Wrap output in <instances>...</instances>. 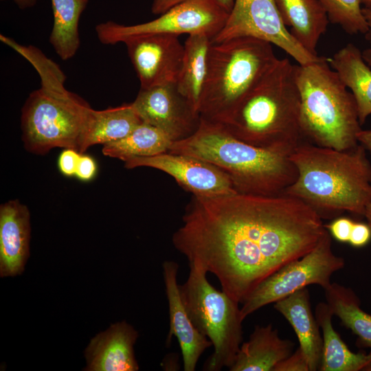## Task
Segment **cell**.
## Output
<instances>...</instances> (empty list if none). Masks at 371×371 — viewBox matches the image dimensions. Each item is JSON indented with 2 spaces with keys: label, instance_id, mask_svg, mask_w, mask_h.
Returning <instances> with one entry per match:
<instances>
[{
  "label": "cell",
  "instance_id": "27",
  "mask_svg": "<svg viewBox=\"0 0 371 371\" xmlns=\"http://www.w3.org/2000/svg\"><path fill=\"white\" fill-rule=\"evenodd\" d=\"M326 303L333 315L358 337V342L370 348L371 315L360 308V301L354 291L336 282L324 289Z\"/></svg>",
  "mask_w": 371,
  "mask_h": 371
},
{
  "label": "cell",
  "instance_id": "7",
  "mask_svg": "<svg viewBox=\"0 0 371 371\" xmlns=\"http://www.w3.org/2000/svg\"><path fill=\"white\" fill-rule=\"evenodd\" d=\"M272 44L252 36L212 43L201 94V118L216 122L267 74L278 60Z\"/></svg>",
  "mask_w": 371,
  "mask_h": 371
},
{
  "label": "cell",
  "instance_id": "3",
  "mask_svg": "<svg viewBox=\"0 0 371 371\" xmlns=\"http://www.w3.org/2000/svg\"><path fill=\"white\" fill-rule=\"evenodd\" d=\"M213 122L245 143L289 157L308 142L300 124L295 65L278 58L247 95Z\"/></svg>",
  "mask_w": 371,
  "mask_h": 371
},
{
  "label": "cell",
  "instance_id": "12",
  "mask_svg": "<svg viewBox=\"0 0 371 371\" xmlns=\"http://www.w3.org/2000/svg\"><path fill=\"white\" fill-rule=\"evenodd\" d=\"M124 166L128 169L144 166L163 171L198 197L238 193L224 171L206 161L188 155L166 152L150 157H136L125 161Z\"/></svg>",
  "mask_w": 371,
  "mask_h": 371
},
{
  "label": "cell",
  "instance_id": "41",
  "mask_svg": "<svg viewBox=\"0 0 371 371\" xmlns=\"http://www.w3.org/2000/svg\"><path fill=\"white\" fill-rule=\"evenodd\" d=\"M364 370L371 371V363L368 366H367Z\"/></svg>",
  "mask_w": 371,
  "mask_h": 371
},
{
  "label": "cell",
  "instance_id": "6",
  "mask_svg": "<svg viewBox=\"0 0 371 371\" xmlns=\"http://www.w3.org/2000/svg\"><path fill=\"white\" fill-rule=\"evenodd\" d=\"M300 98V124L307 141L339 150L358 144L361 130L357 107L351 92L330 67L328 58L295 65Z\"/></svg>",
  "mask_w": 371,
  "mask_h": 371
},
{
  "label": "cell",
  "instance_id": "17",
  "mask_svg": "<svg viewBox=\"0 0 371 371\" xmlns=\"http://www.w3.org/2000/svg\"><path fill=\"white\" fill-rule=\"evenodd\" d=\"M30 214L17 200L0 206V276L21 274L30 256Z\"/></svg>",
  "mask_w": 371,
  "mask_h": 371
},
{
  "label": "cell",
  "instance_id": "26",
  "mask_svg": "<svg viewBox=\"0 0 371 371\" xmlns=\"http://www.w3.org/2000/svg\"><path fill=\"white\" fill-rule=\"evenodd\" d=\"M173 142L159 128L144 122L126 137L103 145L104 155L123 161L136 157L154 156L168 151Z\"/></svg>",
  "mask_w": 371,
  "mask_h": 371
},
{
  "label": "cell",
  "instance_id": "19",
  "mask_svg": "<svg viewBox=\"0 0 371 371\" xmlns=\"http://www.w3.org/2000/svg\"><path fill=\"white\" fill-rule=\"evenodd\" d=\"M294 343L280 337L271 324L256 325L243 343L230 371H273L277 363L292 354Z\"/></svg>",
  "mask_w": 371,
  "mask_h": 371
},
{
  "label": "cell",
  "instance_id": "20",
  "mask_svg": "<svg viewBox=\"0 0 371 371\" xmlns=\"http://www.w3.org/2000/svg\"><path fill=\"white\" fill-rule=\"evenodd\" d=\"M282 19L294 38L309 53L317 46L329 23L319 0H275Z\"/></svg>",
  "mask_w": 371,
  "mask_h": 371
},
{
  "label": "cell",
  "instance_id": "13",
  "mask_svg": "<svg viewBox=\"0 0 371 371\" xmlns=\"http://www.w3.org/2000/svg\"><path fill=\"white\" fill-rule=\"evenodd\" d=\"M132 104L142 122L159 128L172 142L190 136L200 124L199 113L176 83L140 89Z\"/></svg>",
  "mask_w": 371,
  "mask_h": 371
},
{
  "label": "cell",
  "instance_id": "37",
  "mask_svg": "<svg viewBox=\"0 0 371 371\" xmlns=\"http://www.w3.org/2000/svg\"><path fill=\"white\" fill-rule=\"evenodd\" d=\"M20 9H26L33 7L37 0H13Z\"/></svg>",
  "mask_w": 371,
  "mask_h": 371
},
{
  "label": "cell",
  "instance_id": "15",
  "mask_svg": "<svg viewBox=\"0 0 371 371\" xmlns=\"http://www.w3.org/2000/svg\"><path fill=\"white\" fill-rule=\"evenodd\" d=\"M163 277L168 302L170 329L167 344L175 337L179 342L183 358V370L194 371L198 361L212 342L194 326L182 302L177 273L179 265L172 260L162 264Z\"/></svg>",
  "mask_w": 371,
  "mask_h": 371
},
{
  "label": "cell",
  "instance_id": "22",
  "mask_svg": "<svg viewBox=\"0 0 371 371\" xmlns=\"http://www.w3.org/2000/svg\"><path fill=\"white\" fill-rule=\"evenodd\" d=\"M330 67L342 83L352 91L361 125L371 115V68L364 61L360 49L348 43L328 58Z\"/></svg>",
  "mask_w": 371,
  "mask_h": 371
},
{
  "label": "cell",
  "instance_id": "25",
  "mask_svg": "<svg viewBox=\"0 0 371 371\" xmlns=\"http://www.w3.org/2000/svg\"><path fill=\"white\" fill-rule=\"evenodd\" d=\"M88 1L52 0L54 21L49 43L63 60L74 57L80 47L79 21Z\"/></svg>",
  "mask_w": 371,
  "mask_h": 371
},
{
  "label": "cell",
  "instance_id": "5",
  "mask_svg": "<svg viewBox=\"0 0 371 371\" xmlns=\"http://www.w3.org/2000/svg\"><path fill=\"white\" fill-rule=\"evenodd\" d=\"M30 63L39 74L41 87L30 94L22 108L25 149L39 155L56 147L78 151L80 135L92 108L65 88L63 72L42 52Z\"/></svg>",
  "mask_w": 371,
  "mask_h": 371
},
{
  "label": "cell",
  "instance_id": "14",
  "mask_svg": "<svg viewBox=\"0 0 371 371\" xmlns=\"http://www.w3.org/2000/svg\"><path fill=\"white\" fill-rule=\"evenodd\" d=\"M123 43L140 82V89L177 83L184 53L179 36L147 34L128 38Z\"/></svg>",
  "mask_w": 371,
  "mask_h": 371
},
{
  "label": "cell",
  "instance_id": "18",
  "mask_svg": "<svg viewBox=\"0 0 371 371\" xmlns=\"http://www.w3.org/2000/svg\"><path fill=\"white\" fill-rule=\"evenodd\" d=\"M273 307L295 331L309 371L319 370L322 359L323 339L319 326L311 311L307 287L274 302Z\"/></svg>",
  "mask_w": 371,
  "mask_h": 371
},
{
  "label": "cell",
  "instance_id": "34",
  "mask_svg": "<svg viewBox=\"0 0 371 371\" xmlns=\"http://www.w3.org/2000/svg\"><path fill=\"white\" fill-rule=\"evenodd\" d=\"M362 12L368 25V32L365 34L368 46L361 54L364 61L371 68V8L362 7Z\"/></svg>",
  "mask_w": 371,
  "mask_h": 371
},
{
  "label": "cell",
  "instance_id": "4",
  "mask_svg": "<svg viewBox=\"0 0 371 371\" xmlns=\"http://www.w3.org/2000/svg\"><path fill=\"white\" fill-rule=\"evenodd\" d=\"M168 152L190 155L217 166L240 194H281L297 175L289 156L245 143L218 124L202 118L192 135L173 142Z\"/></svg>",
  "mask_w": 371,
  "mask_h": 371
},
{
  "label": "cell",
  "instance_id": "9",
  "mask_svg": "<svg viewBox=\"0 0 371 371\" xmlns=\"http://www.w3.org/2000/svg\"><path fill=\"white\" fill-rule=\"evenodd\" d=\"M331 245L330 234L326 229L311 251L264 280L242 303L243 319L308 285L317 284L324 290L328 288L332 275L345 265L344 259L333 253Z\"/></svg>",
  "mask_w": 371,
  "mask_h": 371
},
{
  "label": "cell",
  "instance_id": "11",
  "mask_svg": "<svg viewBox=\"0 0 371 371\" xmlns=\"http://www.w3.org/2000/svg\"><path fill=\"white\" fill-rule=\"evenodd\" d=\"M240 36H252L271 43L295 59L298 65L317 60L291 35L275 0H235L221 30L211 39L220 43Z\"/></svg>",
  "mask_w": 371,
  "mask_h": 371
},
{
  "label": "cell",
  "instance_id": "38",
  "mask_svg": "<svg viewBox=\"0 0 371 371\" xmlns=\"http://www.w3.org/2000/svg\"><path fill=\"white\" fill-rule=\"evenodd\" d=\"M216 1L223 8L229 13L234 6L235 0H216Z\"/></svg>",
  "mask_w": 371,
  "mask_h": 371
},
{
  "label": "cell",
  "instance_id": "29",
  "mask_svg": "<svg viewBox=\"0 0 371 371\" xmlns=\"http://www.w3.org/2000/svg\"><path fill=\"white\" fill-rule=\"evenodd\" d=\"M354 223L349 218L337 217L324 227L337 241L348 243Z\"/></svg>",
  "mask_w": 371,
  "mask_h": 371
},
{
  "label": "cell",
  "instance_id": "2",
  "mask_svg": "<svg viewBox=\"0 0 371 371\" xmlns=\"http://www.w3.org/2000/svg\"><path fill=\"white\" fill-rule=\"evenodd\" d=\"M366 151L359 143L346 150L302 144L289 156L297 175L283 194L301 200L322 219L344 212L364 216L371 203V164Z\"/></svg>",
  "mask_w": 371,
  "mask_h": 371
},
{
  "label": "cell",
  "instance_id": "1",
  "mask_svg": "<svg viewBox=\"0 0 371 371\" xmlns=\"http://www.w3.org/2000/svg\"><path fill=\"white\" fill-rule=\"evenodd\" d=\"M326 229L314 210L284 194L193 196L172 242L242 304L264 280L311 251Z\"/></svg>",
  "mask_w": 371,
  "mask_h": 371
},
{
  "label": "cell",
  "instance_id": "23",
  "mask_svg": "<svg viewBox=\"0 0 371 371\" xmlns=\"http://www.w3.org/2000/svg\"><path fill=\"white\" fill-rule=\"evenodd\" d=\"M333 313L326 302H319L315 316L322 332L323 352L320 371L364 370L371 363V352H352L334 329Z\"/></svg>",
  "mask_w": 371,
  "mask_h": 371
},
{
  "label": "cell",
  "instance_id": "28",
  "mask_svg": "<svg viewBox=\"0 0 371 371\" xmlns=\"http://www.w3.org/2000/svg\"><path fill=\"white\" fill-rule=\"evenodd\" d=\"M328 21L349 34H364L368 25L362 12L361 0H319Z\"/></svg>",
  "mask_w": 371,
  "mask_h": 371
},
{
  "label": "cell",
  "instance_id": "31",
  "mask_svg": "<svg viewBox=\"0 0 371 371\" xmlns=\"http://www.w3.org/2000/svg\"><path fill=\"white\" fill-rule=\"evenodd\" d=\"M80 153L74 148H65L60 154L58 166L60 171L65 176L75 175Z\"/></svg>",
  "mask_w": 371,
  "mask_h": 371
},
{
  "label": "cell",
  "instance_id": "35",
  "mask_svg": "<svg viewBox=\"0 0 371 371\" xmlns=\"http://www.w3.org/2000/svg\"><path fill=\"white\" fill-rule=\"evenodd\" d=\"M187 0H154L151 11L154 14H161L173 6Z\"/></svg>",
  "mask_w": 371,
  "mask_h": 371
},
{
  "label": "cell",
  "instance_id": "30",
  "mask_svg": "<svg viewBox=\"0 0 371 371\" xmlns=\"http://www.w3.org/2000/svg\"><path fill=\"white\" fill-rule=\"evenodd\" d=\"M273 371H309L306 357L298 347L288 357L276 364Z\"/></svg>",
  "mask_w": 371,
  "mask_h": 371
},
{
  "label": "cell",
  "instance_id": "16",
  "mask_svg": "<svg viewBox=\"0 0 371 371\" xmlns=\"http://www.w3.org/2000/svg\"><path fill=\"white\" fill-rule=\"evenodd\" d=\"M137 332L125 321L111 324L90 341L85 350L89 371H137L133 346Z\"/></svg>",
  "mask_w": 371,
  "mask_h": 371
},
{
  "label": "cell",
  "instance_id": "21",
  "mask_svg": "<svg viewBox=\"0 0 371 371\" xmlns=\"http://www.w3.org/2000/svg\"><path fill=\"white\" fill-rule=\"evenodd\" d=\"M142 120L132 103L89 113L82 131L78 152L83 154L95 144H106L130 134Z\"/></svg>",
  "mask_w": 371,
  "mask_h": 371
},
{
  "label": "cell",
  "instance_id": "8",
  "mask_svg": "<svg viewBox=\"0 0 371 371\" xmlns=\"http://www.w3.org/2000/svg\"><path fill=\"white\" fill-rule=\"evenodd\" d=\"M187 280L179 285L186 310L198 330L212 342L214 352L203 370L219 371L234 364L243 341L239 303L207 280V271L189 263Z\"/></svg>",
  "mask_w": 371,
  "mask_h": 371
},
{
  "label": "cell",
  "instance_id": "24",
  "mask_svg": "<svg viewBox=\"0 0 371 371\" xmlns=\"http://www.w3.org/2000/svg\"><path fill=\"white\" fill-rule=\"evenodd\" d=\"M210 45L211 38L205 34L188 36L184 44L182 66L176 83L179 91L198 113L207 74Z\"/></svg>",
  "mask_w": 371,
  "mask_h": 371
},
{
  "label": "cell",
  "instance_id": "36",
  "mask_svg": "<svg viewBox=\"0 0 371 371\" xmlns=\"http://www.w3.org/2000/svg\"><path fill=\"white\" fill-rule=\"evenodd\" d=\"M357 139L366 150L371 153V130H361L357 135Z\"/></svg>",
  "mask_w": 371,
  "mask_h": 371
},
{
  "label": "cell",
  "instance_id": "33",
  "mask_svg": "<svg viewBox=\"0 0 371 371\" xmlns=\"http://www.w3.org/2000/svg\"><path fill=\"white\" fill-rule=\"evenodd\" d=\"M370 238L371 230L368 225L354 223L348 243L354 247H361L370 241Z\"/></svg>",
  "mask_w": 371,
  "mask_h": 371
},
{
  "label": "cell",
  "instance_id": "39",
  "mask_svg": "<svg viewBox=\"0 0 371 371\" xmlns=\"http://www.w3.org/2000/svg\"><path fill=\"white\" fill-rule=\"evenodd\" d=\"M368 221V225L371 230V203L369 204L366 209L364 216Z\"/></svg>",
  "mask_w": 371,
  "mask_h": 371
},
{
  "label": "cell",
  "instance_id": "10",
  "mask_svg": "<svg viewBox=\"0 0 371 371\" xmlns=\"http://www.w3.org/2000/svg\"><path fill=\"white\" fill-rule=\"evenodd\" d=\"M228 15L216 0H187L150 21L126 25L109 21L97 25L95 32L99 41L105 45L155 34H205L212 39L223 27Z\"/></svg>",
  "mask_w": 371,
  "mask_h": 371
},
{
  "label": "cell",
  "instance_id": "40",
  "mask_svg": "<svg viewBox=\"0 0 371 371\" xmlns=\"http://www.w3.org/2000/svg\"><path fill=\"white\" fill-rule=\"evenodd\" d=\"M363 7L371 8V0H361Z\"/></svg>",
  "mask_w": 371,
  "mask_h": 371
},
{
  "label": "cell",
  "instance_id": "32",
  "mask_svg": "<svg viewBox=\"0 0 371 371\" xmlns=\"http://www.w3.org/2000/svg\"><path fill=\"white\" fill-rule=\"evenodd\" d=\"M97 165L90 156L81 154L78 162L75 176L84 181L91 180L95 175Z\"/></svg>",
  "mask_w": 371,
  "mask_h": 371
}]
</instances>
